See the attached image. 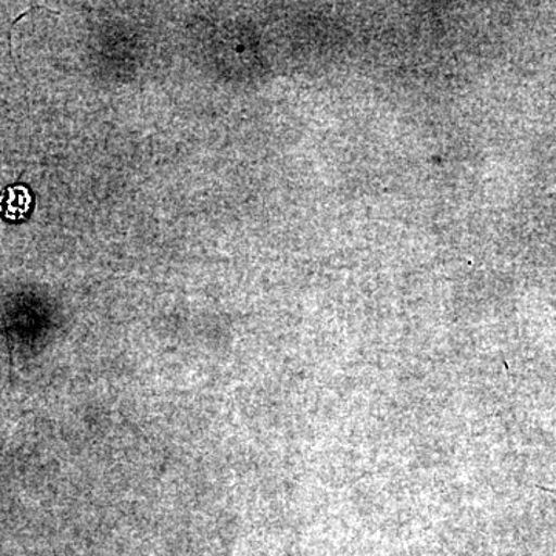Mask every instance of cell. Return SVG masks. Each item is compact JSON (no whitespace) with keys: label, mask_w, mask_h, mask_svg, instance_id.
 <instances>
[{"label":"cell","mask_w":556,"mask_h":556,"mask_svg":"<svg viewBox=\"0 0 556 556\" xmlns=\"http://www.w3.org/2000/svg\"><path fill=\"white\" fill-rule=\"evenodd\" d=\"M541 489L546 490V492H548V493H554V495L556 496V490L547 489V486H541Z\"/></svg>","instance_id":"6da1fadb"}]
</instances>
